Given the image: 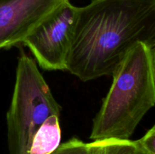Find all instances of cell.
<instances>
[{
	"label": "cell",
	"mask_w": 155,
	"mask_h": 154,
	"mask_svg": "<svg viewBox=\"0 0 155 154\" xmlns=\"http://www.w3.org/2000/svg\"><path fill=\"white\" fill-rule=\"evenodd\" d=\"M139 43L155 47V0H91L78 7L66 71L83 82L113 75Z\"/></svg>",
	"instance_id": "6da1fadb"
},
{
	"label": "cell",
	"mask_w": 155,
	"mask_h": 154,
	"mask_svg": "<svg viewBox=\"0 0 155 154\" xmlns=\"http://www.w3.org/2000/svg\"><path fill=\"white\" fill-rule=\"evenodd\" d=\"M108 93L92 123L94 140H129L145 115L155 106L152 49L139 43L113 75Z\"/></svg>",
	"instance_id": "7a4b0ae2"
},
{
	"label": "cell",
	"mask_w": 155,
	"mask_h": 154,
	"mask_svg": "<svg viewBox=\"0 0 155 154\" xmlns=\"http://www.w3.org/2000/svg\"><path fill=\"white\" fill-rule=\"evenodd\" d=\"M61 106L39 72L36 62L24 52L18 57L16 78L7 113L8 154H27L33 136Z\"/></svg>",
	"instance_id": "3957f363"
},
{
	"label": "cell",
	"mask_w": 155,
	"mask_h": 154,
	"mask_svg": "<svg viewBox=\"0 0 155 154\" xmlns=\"http://www.w3.org/2000/svg\"><path fill=\"white\" fill-rule=\"evenodd\" d=\"M77 14L78 7L67 0L23 42L43 69L66 70Z\"/></svg>",
	"instance_id": "277c9868"
},
{
	"label": "cell",
	"mask_w": 155,
	"mask_h": 154,
	"mask_svg": "<svg viewBox=\"0 0 155 154\" xmlns=\"http://www.w3.org/2000/svg\"><path fill=\"white\" fill-rule=\"evenodd\" d=\"M67 0H0V50L23 43Z\"/></svg>",
	"instance_id": "5b68a950"
},
{
	"label": "cell",
	"mask_w": 155,
	"mask_h": 154,
	"mask_svg": "<svg viewBox=\"0 0 155 154\" xmlns=\"http://www.w3.org/2000/svg\"><path fill=\"white\" fill-rule=\"evenodd\" d=\"M59 116H49L38 129L31 141L27 154H51L61 144Z\"/></svg>",
	"instance_id": "8992f818"
},
{
	"label": "cell",
	"mask_w": 155,
	"mask_h": 154,
	"mask_svg": "<svg viewBox=\"0 0 155 154\" xmlns=\"http://www.w3.org/2000/svg\"><path fill=\"white\" fill-rule=\"evenodd\" d=\"M88 154H151L139 140H94L88 143Z\"/></svg>",
	"instance_id": "52a82bcc"
},
{
	"label": "cell",
	"mask_w": 155,
	"mask_h": 154,
	"mask_svg": "<svg viewBox=\"0 0 155 154\" xmlns=\"http://www.w3.org/2000/svg\"><path fill=\"white\" fill-rule=\"evenodd\" d=\"M88 143L78 138L71 139L61 143L60 146L51 154H88Z\"/></svg>",
	"instance_id": "ba28073f"
},
{
	"label": "cell",
	"mask_w": 155,
	"mask_h": 154,
	"mask_svg": "<svg viewBox=\"0 0 155 154\" xmlns=\"http://www.w3.org/2000/svg\"><path fill=\"white\" fill-rule=\"evenodd\" d=\"M138 140L146 150L151 154H155V125Z\"/></svg>",
	"instance_id": "9c48e42d"
},
{
	"label": "cell",
	"mask_w": 155,
	"mask_h": 154,
	"mask_svg": "<svg viewBox=\"0 0 155 154\" xmlns=\"http://www.w3.org/2000/svg\"><path fill=\"white\" fill-rule=\"evenodd\" d=\"M152 69H153V75H154V82H155V47L152 50Z\"/></svg>",
	"instance_id": "30bf717a"
}]
</instances>
